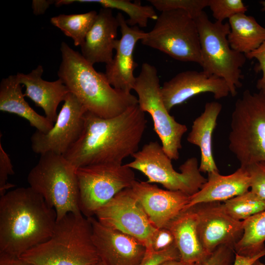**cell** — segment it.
<instances>
[{
  "label": "cell",
  "instance_id": "obj_39",
  "mask_svg": "<svg viewBox=\"0 0 265 265\" xmlns=\"http://www.w3.org/2000/svg\"><path fill=\"white\" fill-rule=\"evenodd\" d=\"M0 265H34L19 257L0 254Z\"/></svg>",
  "mask_w": 265,
  "mask_h": 265
},
{
  "label": "cell",
  "instance_id": "obj_16",
  "mask_svg": "<svg viewBox=\"0 0 265 265\" xmlns=\"http://www.w3.org/2000/svg\"><path fill=\"white\" fill-rule=\"evenodd\" d=\"M116 17L121 38L116 42L115 54L111 62L106 65L105 74L113 87L131 93L136 78L133 71L138 66L133 58L134 49L137 42L143 38L146 32L140 30L138 26H129L122 13H118Z\"/></svg>",
  "mask_w": 265,
  "mask_h": 265
},
{
  "label": "cell",
  "instance_id": "obj_4",
  "mask_svg": "<svg viewBox=\"0 0 265 265\" xmlns=\"http://www.w3.org/2000/svg\"><path fill=\"white\" fill-rule=\"evenodd\" d=\"M19 258L34 265H92L100 260L90 221L81 212L57 221L49 238Z\"/></svg>",
  "mask_w": 265,
  "mask_h": 265
},
{
  "label": "cell",
  "instance_id": "obj_44",
  "mask_svg": "<svg viewBox=\"0 0 265 265\" xmlns=\"http://www.w3.org/2000/svg\"><path fill=\"white\" fill-rule=\"evenodd\" d=\"M92 265H106L101 260L97 262L96 263L93 264Z\"/></svg>",
  "mask_w": 265,
  "mask_h": 265
},
{
  "label": "cell",
  "instance_id": "obj_21",
  "mask_svg": "<svg viewBox=\"0 0 265 265\" xmlns=\"http://www.w3.org/2000/svg\"><path fill=\"white\" fill-rule=\"evenodd\" d=\"M249 188L250 178L245 167L240 166L228 175L212 172L208 174L207 182L200 190L190 196L185 209L201 203L224 202L249 191Z\"/></svg>",
  "mask_w": 265,
  "mask_h": 265
},
{
  "label": "cell",
  "instance_id": "obj_30",
  "mask_svg": "<svg viewBox=\"0 0 265 265\" xmlns=\"http://www.w3.org/2000/svg\"><path fill=\"white\" fill-rule=\"evenodd\" d=\"M153 7L162 12L182 10L195 19L208 6L209 0H149Z\"/></svg>",
  "mask_w": 265,
  "mask_h": 265
},
{
  "label": "cell",
  "instance_id": "obj_8",
  "mask_svg": "<svg viewBox=\"0 0 265 265\" xmlns=\"http://www.w3.org/2000/svg\"><path fill=\"white\" fill-rule=\"evenodd\" d=\"M133 160L126 165L137 170L148 178L147 183L161 184L167 190L179 191L189 196L198 192L207 182L199 170L195 157L187 159L179 167L173 168L171 159L158 141H150L132 156Z\"/></svg>",
  "mask_w": 265,
  "mask_h": 265
},
{
  "label": "cell",
  "instance_id": "obj_31",
  "mask_svg": "<svg viewBox=\"0 0 265 265\" xmlns=\"http://www.w3.org/2000/svg\"><path fill=\"white\" fill-rule=\"evenodd\" d=\"M208 6L216 21L221 22L247 11V7L241 0H209Z\"/></svg>",
  "mask_w": 265,
  "mask_h": 265
},
{
  "label": "cell",
  "instance_id": "obj_34",
  "mask_svg": "<svg viewBox=\"0 0 265 265\" xmlns=\"http://www.w3.org/2000/svg\"><path fill=\"white\" fill-rule=\"evenodd\" d=\"M175 240L171 232L167 228L157 229L154 234L147 251L155 252L166 250L175 245Z\"/></svg>",
  "mask_w": 265,
  "mask_h": 265
},
{
  "label": "cell",
  "instance_id": "obj_6",
  "mask_svg": "<svg viewBox=\"0 0 265 265\" xmlns=\"http://www.w3.org/2000/svg\"><path fill=\"white\" fill-rule=\"evenodd\" d=\"M27 182L55 210L57 221L69 213L80 212L76 168L63 156L51 153L40 155L28 174Z\"/></svg>",
  "mask_w": 265,
  "mask_h": 265
},
{
  "label": "cell",
  "instance_id": "obj_18",
  "mask_svg": "<svg viewBox=\"0 0 265 265\" xmlns=\"http://www.w3.org/2000/svg\"><path fill=\"white\" fill-rule=\"evenodd\" d=\"M131 188L157 229L166 228L184 210L190 197L181 191L161 189L147 182L135 181Z\"/></svg>",
  "mask_w": 265,
  "mask_h": 265
},
{
  "label": "cell",
  "instance_id": "obj_38",
  "mask_svg": "<svg viewBox=\"0 0 265 265\" xmlns=\"http://www.w3.org/2000/svg\"><path fill=\"white\" fill-rule=\"evenodd\" d=\"M53 3H55V1L49 0H32L31 7L33 14L35 15L44 14L46 10Z\"/></svg>",
  "mask_w": 265,
  "mask_h": 265
},
{
  "label": "cell",
  "instance_id": "obj_28",
  "mask_svg": "<svg viewBox=\"0 0 265 265\" xmlns=\"http://www.w3.org/2000/svg\"><path fill=\"white\" fill-rule=\"evenodd\" d=\"M72 1L73 3H97L103 8L122 11L128 15L129 18L126 22L130 26L145 27L149 19L156 20L158 17L153 6L142 5L140 1L132 2L128 0H72Z\"/></svg>",
  "mask_w": 265,
  "mask_h": 265
},
{
  "label": "cell",
  "instance_id": "obj_17",
  "mask_svg": "<svg viewBox=\"0 0 265 265\" xmlns=\"http://www.w3.org/2000/svg\"><path fill=\"white\" fill-rule=\"evenodd\" d=\"M164 104L168 111L189 98L200 93H212L215 99L227 97L229 88L223 79L204 71L180 72L161 87Z\"/></svg>",
  "mask_w": 265,
  "mask_h": 265
},
{
  "label": "cell",
  "instance_id": "obj_40",
  "mask_svg": "<svg viewBox=\"0 0 265 265\" xmlns=\"http://www.w3.org/2000/svg\"><path fill=\"white\" fill-rule=\"evenodd\" d=\"M265 256L263 253L255 257H245L235 254V260L233 265H251L257 260Z\"/></svg>",
  "mask_w": 265,
  "mask_h": 265
},
{
  "label": "cell",
  "instance_id": "obj_33",
  "mask_svg": "<svg viewBox=\"0 0 265 265\" xmlns=\"http://www.w3.org/2000/svg\"><path fill=\"white\" fill-rule=\"evenodd\" d=\"M235 253L233 248L221 246L203 261L194 265H233Z\"/></svg>",
  "mask_w": 265,
  "mask_h": 265
},
{
  "label": "cell",
  "instance_id": "obj_32",
  "mask_svg": "<svg viewBox=\"0 0 265 265\" xmlns=\"http://www.w3.org/2000/svg\"><path fill=\"white\" fill-rule=\"evenodd\" d=\"M250 178V190L265 204V161L246 167Z\"/></svg>",
  "mask_w": 265,
  "mask_h": 265
},
{
  "label": "cell",
  "instance_id": "obj_35",
  "mask_svg": "<svg viewBox=\"0 0 265 265\" xmlns=\"http://www.w3.org/2000/svg\"><path fill=\"white\" fill-rule=\"evenodd\" d=\"M14 174L11 159L0 142V195L15 186L8 182V176Z\"/></svg>",
  "mask_w": 265,
  "mask_h": 265
},
{
  "label": "cell",
  "instance_id": "obj_22",
  "mask_svg": "<svg viewBox=\"0 0 265 265\" xmlns=\"http://www.w3.org/2000/svg\"><path fill=\"white\" fill-rule=\"evenodd\" d=\"M166 228L173 235L180 260L183 262L194 265L209 255L199 238L197 215L193 207L183 211Z\"/></svg>",
  "mask_w": 265,
  "mask_h": 265
},
{
  "label": "cell",
  "instance_id": "obj_19",
  "mask_svg": "<svg viewBox=\"0 0 265 265\" xmlns=\"http://www.w3.org/2000/svg\"><path fill=\"white\" fill-rule=\"evenodd\" d=\"M119 27L116 16L112 9L102 8L97 13L95 21L80 46L81 54L91 64L112 61Z\"/></svg>",
  "mask_w": 265,
  "mask_h": 265
},
{
  "label": "cell",
  "instance_id": "obj_23",
  "mask_svg": "<svg viewBox=\"0 0 265 265\" xmlns=\"http://www.w3.org/2000/svg\"><path fill=\"white\" fill-rule=\"evenodd\" d=\"M221 109L222 105L217 102L207 103L204 111L194 120L188 134L187 141L199 147L201 151L200 172H219L213 157L212 137Z\"/></svg>",
  "mask_w": 265,
  "mask_h": 265
},
{
  "label": "cell",
  "instance_id": "obj_43",
  "mask_svg": "<svg viewBox=\"0 0 265 265\" xmlns=\"http://www.w3.org/2000/svg\"><path fill=\"white\" fill-rule=\"evenodd\" d=\"M260 3L262 6V10L263 11H265V0H262L260 2Z\"/></svg>",
  "mask_w": 265,
  "mask_h": 265
},
{
  "label": "cell",
  "instance_id": "obj_3",
  "mask_svg": "<svg viewBox=\"0 0 265 265\" xmlns=\"http://www.w3.org/2000/svg\"><path fill=\"white\" fill-rule=\"evenodd\" d=\"M61 62L58 79L89 111L100 117L117 116L130 107L138 104L131 93L113 87L105 73L95 70L81 53L62 42Z\"/></svg>",
  "mask_w": 265,
  "mask_h": 265
},
{
  "label": "cell",
  "instance_id": "obj_13",
  "mask_svg": "<svg viewBox=\"0 0 265 265\" xmlns=\"http://www.w3.org/2000/svg\"><path fill=\"white\" fill-rule=\"evenodd\" d=\"M86 108L71 93L67 95L53 128L47 133L36 131L31 135L34 153L64 156L80 137Z\"/></svg>",
  "mask_w": 265,
  "mask_h": 265
},
{
  "label": "cell",
  "instance_id": "obj_20",
  "mask_svg": "<svg viewBox=\"0 0 265 265\" xmlns=\"http://www.w3.org/2000/svg\"><path fill=\"white\" fill-rule=\"evenodd\" d=\"M43 66L39 65L30 73H17L16 76L19 83L25 86V96L41 107L45 116L54 123L58 115L57 107L70 91L59 79L52 81L43 80Z\"/></svg>",
  "mask_w": 265,
  "mask_h": 265
},
{
  "label": "cell",
  "instance_id": "obj_42",
  "mask_svg": "<svg viewBox=\"0 0 265 265\" xmlns=\"http://www.w3.org/2000/svg\"><path fill=\"white\" fill-rule=\"evenodd\" d=\"M251 265H265V264L261 262L260 259H259L254 262Z\"/></svg>",
  "mask_w": 265,
  "mask_h": 265
},
{
  "label": "cell",
  "instance_id": "obj_25",
  "mask_svg": "<svg viewBox=\"0 0 265 265\" xmlns=\"http://www.w3.org/2000/svg\"><path fill=\"white\" fill-rule=\"evenodd\" d=\"M228 23L230 31L227 39L233 50L245 55L265 41V27L254 17L239 13L230 18Z\"/></svg>",
  "mask_w": 265,
  "mask_h": 265
},
{
  "label": "cell",
  "instance_id": "obj_41",
  "mask_svg": "<svg viewBox=\"0 0 265 265\" xmlns=\"http://www.w3.org/2000/svg\"><path fill=\"white\" fill-rule=\"evenodd\" d=\"M159 265H189L183 261H182L181 260H166L161 264H160Z\"/></svg>",
  "mask_w": 265,
  "mask_h": 265
},
{
  "label": "cell",
  "instance_id": "obj_14",
  "mask_svg": "<svg viewBox=\"0 0 265 265\" xmlns=\"http://www.w3.org/2000/svg\"><path fill=\"white\" fill-rule=\"evenodd\" d=\"M193 207L197 215L199 238L206 253L210 255L221 246L234 249L243 234V221L230 216L220 202L201 203Z\"/></svg>",
  "mask_w": 265,
  "mask_h": 265
},
{
  "label": "cell",
  "instance_id": "obj_9",
  "mask_svg": "<svg viewBox=\"0 0 265 265\" xmlns=\"http://www.w3.org/2000/svg\"><path fill=\"white\" fill-rule=\"evenodd\" d=\"M152 29L145 33L143 45L183 62L201 63V48L194 19L182 10L163 11Z\"/></svg>",
  "mask_w": 265,
  "mask_h": 265
},
{
  "label": "cell",
  "instance_id": "obj_37",
  "mask_svg": "<svg viewBox=\"0 0 265 265\" xmlns=\"http://www.w3.org/2000/svg\"><path fill=\"white\" fill-rule=\"evenodd\" d=\"M246 58H255L258 61L257 70L262 71V77L258 80L256 87L259 90L265 91V41L257 49L245 54Z\"/></svg>",
  "mask_w": 265,
  "mask_h": 265
},
{
  "label": "cell",
  "instance_id": "obj_26",
  "mask_svg": "<svg viewBox=\"0 0 265 265\" xmlns=\"http://www.w3.org/2000/svg\"><path fill=\"white\" fill-rule=\"evenodd\" d=\"M243 234L234 247L238 255L255 257L265 253V210L243 221Z\"/></svg>",
  "mask_w": 265,
  "mask_h": 265
},
{
  "label": "cell",
  "instance_id": "obj_5",
  "mask_svg": "<svg viewBox=\"0 0 265 265\" xmlns=\"http://www.w3.org/2000/svg\"><path fill=\"white\" fill-rule=\"evenodd\" d=\"M228 139L229 149L241 166L265 161V91L246 89L237 100Z\"/></svg>",
  "mask_w": 265,
  "mask_h": 265
},
{
  "label": "cell",
  "instance_id": "obj_24",
  "mask_svg": "<svg viewBox=\"0 0 265 265\" xmlns=\"http://www.w3.org/2000/svg\"><path fill=\"white\" fill-rule=\"evenodd\" d=\"M22 85L16 75L3 78L0 83V110L16 114L27 120L36 131L47 133L53 123L36 112L25 99Z\"/></svg>",
  "mask_w": 265,
  "mask_h": 265
},
{
  "label": "cell",
  "instance_id": "obj_1",
  "mask_svg": "<svg viewBox=\"0 0 265 265\" xmlns=\"http://www.w3.org/2000/svg\"><path fill=\"white\" fill-rule=\"evenodd\" d=\"M146 124L145 112L138 104L109 118L87 111L80 137L63 156L76 169L103 163L122 164L138 151Z\"/></svg>",
  "mask_w": 265,
  "mask_h": 265
},
{
  "label": "cell",
  "instance_id": "obj_36",
  "mask_svg": "<svg viewBox=\"0 0 265 265\" xmlns=\"http://www.w3.org/2000/svg\"><path fill=\"white\" fill-rule=\"evenodd\" d=\"M169 260H180V253L175 244L161 252L146 250L145 255L139 265H159Z\"/></svg>",
  "mask_w": 265,
  "mask_h": 265
},
{
  "label": "cell",
  "instance_id": "obj_11",
  "mask_svg": "<svg viewBox=\"0 0 265 265\" xmlns=\"http://www.w3.org/2000/svg\"><path fill=\"white\" fill-rule=\"evenodd\" d=\"M79 188V207L86 217L136 181L132 169L126 164L103 163L76 169Z\"/></svg>",
  "mask_w": 265,
  "mask_h": 265
},
{
  "label": "cell",
  "instance_id": "obj_12",
  "mask_svg": "<svg viewBox=\"0 0 265 265\" xmlns=\"http://www.w3.org/2000/svg\"><path fill=\"white\" fill-rule=\"evenodd\" d=\"M94 216L104 225L142 242L147 248L157 230L131 187L124 189L98 209Z\"/></svg>",
  "mask_w": 265,
  "mask_h": 265
},
{
  "label": "cell",
  "instance_id": "obj_29",
  "mask_svg": "<svg viewBox=\"0 0 265 265\" xmlns=\"http://www.w3.org/2000/svg\"><path fill=\"white\" fill-rule=\"evenodd\" d=\"M226 212L234 219L243 221L265 210V204L251 190L224 202Z\"/></svg>",
  "mask_w": 265,
  "mask_h": 265
},
{
  "label": "cell",
  "instance_id": "obj_7",
  "mask_svg": "<svg viewBox=\"0 0 265 265\" xmlns=\"http://www.w3.org/2000/svg\"><path fill=\"white\" fill-rule=\"evenodd\" d=\"M194 20L199 36L203 71L224 80L230 94L236 96L237 89L242 85L241 68L246 57L231 48L227 39L230 31L229 23L212 22L204 11Z\"/></svg>",
  "mask_w": 265,
  "mask_h": 265
},
{
  "label": "cell",
  "instance_id": "obj_15",
  "mask_svg": "<svg viewBox=\"0 0 265 265\" xmlns=\"http://www.w3.org/2000/svg\"><path fill=\"white\" fill-rule=\"evenodd\" d=\"M92 239L99 258L106 265H139L146 252L140 241L107 227L94 216L88 217Z\"/></svg>",
  "mask_w": 265,
  "mask_h": 265
},
{
  "label": "cell",
  "instance_id": "obj_10",
  "mask_svg": "<svg viewBox=\"0 0 265 265\" xmlns=\"http://www.w3.org/2000/svg\"><path fill=\"white\" fill-rule=\"evenodd\" d=\"M133 90L137 94L140 108L152 118L154 130L161 142L164 152L170 159L177 160L182 148V138L187 128L185 124L176 121L165 107L158 71L154 66L148 63L142 64Z\"/></svg>",
  "mask_w": 265,
  "mask_h": 265
},
{
  "label": "cell",
  "instance_id": "obj_2",
  "mask_svg": "<svg viewBox=\"0 0 265 265\" xmlns=\"http://www.w3.org/2000/svg\"><path fill=\"white\" fill-rule=\"evenodd\" d=\"M55 210L30 186L6 192L0 198V254L19 257L52 236Z\"/></svg>",
  "mask_w": 265,
  "mask_h": 265
},
{
  "label": "cell",
  "instance_id": "obj_27",
  "mask_svg": "<svg viewBox=\"0 0 265 265\" xmlns=\"http://www.w3.org/2000/svg\"><path fill=\"white\" fill-rule=\"evenodd\" d=\"M98 12L60 14L51 18V23L73 40L75 46H80L93 25Z\"/></svg>",
  "mask_w": 265,
  "mask_h": 265
}]
</instances>
